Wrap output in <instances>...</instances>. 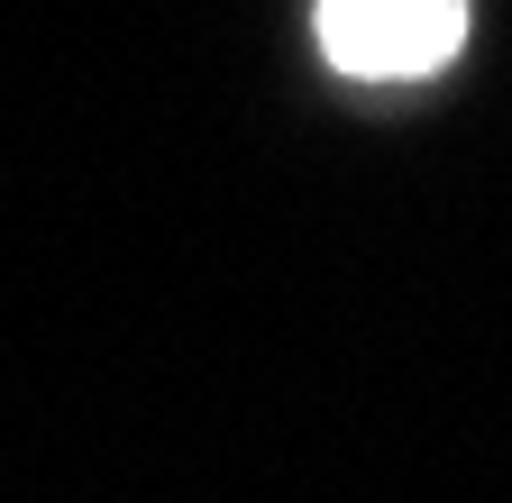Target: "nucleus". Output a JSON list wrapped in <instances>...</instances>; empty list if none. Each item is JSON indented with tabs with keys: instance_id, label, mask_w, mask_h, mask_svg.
<instances>
[{
	"instance_id": "nucleus-1",
	"label": "nucleus",
	"mask_w": 512,
	"mask_h": 503,
	"mask_svg": "<svg viewBox=\"0 0 512 503\" xmlns=\"http://www.w3.org/2000/svg\"><path fill=\"white\" fill-rule=\"evenodd\" d=\"M467 46V0H320V55L357 83H421Z\"/></svg>"
}]
</instances>
